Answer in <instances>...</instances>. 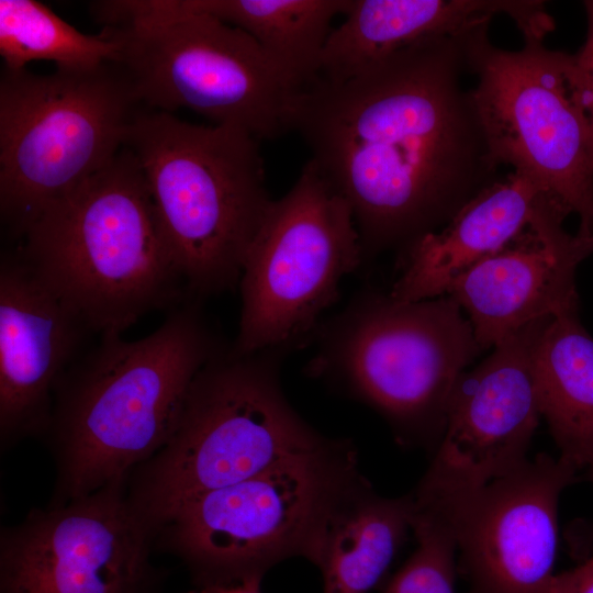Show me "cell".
<instances>
[{
  "mask_svg": "<svg viewBox=\"0 0 593 593\" xmlns=\"http://www.w3.org/2000/svg\"><path fill=\"white\" fill-rule=\"evenodd\" d=\"M497 14L510 16L523 35L547 19L545 2L536 0H353L327 38L318 80L346 81L423 41L489 27Z\"/></svg>",
  "mask_w": 593,
  "mask_h": 593,
  "instance_id": "cell-17",
  "label": "cell"
},
{
  "mask_svg": "<svg viewBox=\"0 0 593 593\" xmlns=\"http://www.w3.org/2000/svg\"><path fill=\"white\" fill-rule=\"evenodd\" d=\"M412 521L410 494L384 497L363 479L328 522L315 563L323 593H369L404 544Z\"/></svg>",
  "mask_w": 593,
  "mask_h": 593,
  "instance_id": "cell-19",
  "label": "cell"
},
{
  "mask_svg": "<svg viewBox=\"0 0 593 593\" xmlns=\"http://www.w3.org/2000/svg\"><path fill=\"white\" fill-rule=\"evenodd\" d=\"M283 355L225 347L197 373L170 437L126 480L132 508L156 538L186 502L328 441L287 401Z\"/></svg>",
  "mask_w": 593,
  "mask_h": 593,
  "instance_id": "cell-4",
  "label": "cell"
},
{
  "mask_svg": "<svg viewBox=\"0 0 593 593\" xmlns=\"http://www.w3.org/2000/svg\"><path fill=\"white\" fill-rule=\"evenodd\" d=\"M250 35L301 92L318 80L331 24L353 0H183Z\"/></svg>",
  "mask_w": 593,
  "mask_h": 593,
  "instance_id": "cell-21",
  "label": "cell"
},
{
  "mask_svg": "<svg viewBox=\"0 0 593 593\" xmlns=\"http://www.w3.org/2000/svg\"><path fill=\"white\" fill-rule=\"evenodd\" d=\"M547 593H593V557L564 572L553 574Z\"/></svg>",
  "mask_w": 593,
  "mask_h": 593,
  "instance_id": "cell-25",
  "label": "cell"
},
{
  "mask_svg": "<svg viewBox=\"0 0 593 593\" xmlns=\"http://www.w3.org/2000/svg\"><path fill=\"white\" fill-rule=\"evenodd\" d=\"M586 14V36L574 55L580 96L593 135V0L583 2Z\"/></svg>",
  "mask_w": 593,
  "mask_h": 593,
  "instance_id": "cell-24",
  "label": "cell"
},
{
  "mask_svg": "<svg viewBox=\"0 0 593 593\" xmlns=\"http://www.w3.org/2000/svg\"><path fill=\"white\" fill-rule=\"evenodd\" d=\"M412 530L417 547L382 593H455L457 545L451 527L413 511Z\"/></svg>",
  "mask_w": 593,
  "mask_h": 593,
  "instance_id": "cell-23",
  "label": "cell"
},
{
  "mask_svg": "<svg viewBox=\"0 0 593 593\" xmlns=\"http://www.w3.org/2000/svg\"><path fill=\"white\" fill-rule=\"evenodd\" d=\"M579 470L539 454L457 502L454 532L470 593H547L558 545V503Z\"/></svg>",
  "mask_w": 593,
  "mask_h": 593,
  "instance_id": "cell-14",
  "label": "cell"
},
{
  "mask_svg": "<svg viewBox=\"0 0 593 593\" xmlns=\"http://www.w3.org/2000/svg\"><path fill=\"white\" fill-rule=\"evenodd\" d=\"M306 370L372 407L407 446L436 448L459 377L482 351L449 295L365 291L317 331Z\"/></svg>",
  "mask_w": 593,
  "mask_h": 593,
  "instance_id": "cell-8",
  "label": "cell"
},
{
  "mask_svg": "<svg viewBox=\"0 0 593 593\" xmlns=\"http://www.w3.org/2000/svg\"><path fill=\"white\" fill-rule=\"evenodd\" d=\"M541 416L561 458L578 470L593 461V337L579 307L552 316L535 350Z\"/></svg>",
  "mask_w": 593,
  "mask_h": 593,
  "instance_id": "cell-20",
  "label": "cell"
},
{
  "mask_svg": "<svg viewBox=\"0 0 593 593\" xmlns=\"http://www.w3.org/2000/svg\"><path fill=\"white\" fill-rule=\"evenodd\" d=\"M92 13L119 43L118 64L139 103L186 108L258 141L290 131L299 91L243 30L183 0L99 1Z\"/></svg>",
  "mask_w": 593,
  "mask_h": 593,
  "instance_id": "cell-6",
  "label": "cell"
},
{
  "mask_svg": "<svg viewBox=\"0 0 593 593\" xmlns=\"http://www.w3.org/2000/svg\"><path fill=\"white\" fill-rule=\"evenodd\" d=\"M0 55L9 70L24 69L34 60L89 68L118 63L120 45L104 32L92 36L81 33L41 2L1 0Z\"/></svg>",
  "mask_w": 593,
  "mask_h": 593,
  "instance_id": "cell-22",
  "label": "cell"
},
{
  "mask_svg": "<svg viewBox=\"0 0 593 593\" xmlns=\"http://www.w3.org/2000/svg\"><path fill=\"white\" fill-rule=\"evenodd\" d=\"M363 479L355 447L329 438L186 502L159 530L156 548L182 562L195 589L260 588L279 562L301 557L316 563L333 513Z\"/></svg>",
  "mask_w": 593,
  "mask_h": 593,
  "instance_id": "cell-7",
  "label": "cell"
},
{
  "mask_svg": "<svg viewBox=\"0 0 593 593\" xmlns=\"http://www.w3.org/2000/svg\"><path fill=\"white\" fill-rule=\"evenodd\" d=\"M549 318L508 336L459 377L430 465L409 493L414 512L443 516L527 460L541 417L535 350Z\"/></svg>",
  "mask_w": 593,
  "mask_h": 593,
  "instance_id": "cell-13",
  "label": "cell"
},
{
  "mask_svg": "<svg viewBox=\"0 0 593 593\" xmlns=\"http://www.w3.org/2000/svg\"><path fill=\"white\" fill-rule=\"evenodd\" d=\"M22 240L16 250L37 277L100 335L191 298L126 147L47 208Z\"/></svg>",
  "mask_w": 593,
  "mask_h": 593,
  "instance_id": "cell-3",
  "label": "cell"
},
{
  "mask_svg": "<svg viewBox=\"0 0 593 593\" xmlns=\"http://www.w3.org/2000/svg\"><path fill=\"white\" fill-rule=\"evenodd\" d=\"M423 41L299 92L289 128L348 202L363 260L445 226L499 178L469 91L463 41Z\"/></svg>",
  "mask_w": 593,
  "mask_h": 593,
  "instance_id": "cell-1",
  "label": "cell"
},
{
  "mask_svg": "<svg viewBox=\"0 0 593 593\" xmlns=\"http://www.w3.org/2000/svg\"><path fill=\"white\" fill-rule=\"evenodd\" d=\"M351 209L310 159L290 190L272 200L239 278L236 354H286L312 338L363 262Z\"/></svg>",
  "mask_w": 593,
  "mask_h": 593,
  "instance_id": "cell-11",
  "label": "cell"
},
{
  "mask_svg": "<svg viewBox=\"0 0 593 593\" xmlns=\"http://www.w3.org/2000/svg\"><path fill=\"white\" fill-rule=\"evenodd\" d=\"M589 467V478L593 482V461ZM571 556L579 562L593 557V522L577 519L564 533Z\"/></svg>",
  "mask_w": 593,
  "mask_h": 593,
  "instance_id": "cell-26",
  "label": "cell"
},
{
  "mask_svg": "<svg viewBox=\"0 0 593 593\" xmlns=\"http://www.w3.org/2000/svg\"><path fill=\"white\" fill-rule=\"evenodd\" d=\"M200 301L174 307L139 339L100 335L60 377L42 437L55 468L48 506L126 480L170 437L194 377L226 347Z\"/></svg>",
  "mask_w": 593,
  "mask_h": 593,
  "instance_id": "cell-2",
  "label": "cell"
},
{
  "mask_svg": "<svg viewBox=\"0 0 593 593\" xmlns=\"http://www.w3.org/2000/svg\"><path fill=\"white\" fill-rule=\"evenodd\" d=\"M126 480L2 526L0 593H163L168 572Z\"/></svg>",
  "mask_w": 593,
  "mask_h": 593,
  "instance_id": "cell-12",
  "label": "cell"
},
{
  "mask_svg": "<svg viewBox=\"0 0 593 593\" xmlns=\"http://www.w3.org/2000/svg\"><path fill=\"white\" fill-rule=\"evenodd\" d=\"M86 325L15 250L0 266V448L43 437Z\"/></svg>",
  "mask_w": 593,
  "mask_h": 593,
  "instance_id": "cell-16",
  "label": "cell"
},
{
  "mask_svg": "<svg viewBox=\"0 0 593 593\" xmlns=\"http://www.w3.org/2000/svg\"><path fill=\"white\" fill-rule=\"evenodd\" d=\"M191 593H261L260 588L244 584H220L193 589Z\"/></svg>",
  "mask_w": 593,
  "mask_h": 593,
  "instance_id": "cell-27",
  "label": "cell"
},
{
  "mask_svg": "<svg viewBox=\"0 0 593 593\" xmlns=\"http://www.w3.org/2000/svg\"><path fill=\"white\" fill-rule=\"evenodd\" d=\"M184 593H190L189 591L184 592Z\"/></svg>",
  "mask_w": 593,
  "mask_h": 593,
  "instance_id": "cell-28",
  "label": "cell"
},
{
  "mask_svg": "<svg viewBox=\"0 0 593 593\" xmlns=\"http://www.w3.org/2000/svg\"><path fill=\"white\" fill-rule=\"evenodd\" d=\"M258 139L232 125L139 111L126 136L191 298L238 284L272 202Z\"/></svg>",
  "mask_w": 593,
  "mask_h": 593,
  "instance_id": "cell-5",
  "label": "cell"
},
{
  "mask_svg": "<svg viewBox=\"0 0 593 593\" xmlns=\"http://www.w3.org/2000/svg\"><path fill=\"white\" fill-rule=\"evenodd\" d=\"M118 63L56 67L42 75L3 68L0 79V211L22 237L52 204L105 168L139 112Z\"/></svg>",
  "mask_w": 593,
  "mask_h": 593,
  "instance_id": "cell-9",
  "label": "cell"
},
{
  "mask_svg": "<svg viewBox=\"0 0 593 593\" xmlns=\"http://www.w3.org/2000/svg\"><path fill=\"white\" fill-rule=\"evenodd\" d=\"M541 198L538 186L522 172L499 177L440 230L399 251V273L389 294L400 301L447 295L457 278L524 231Z\"/></svg>",
  "mask_w": 593,
  "mask_h": 593,
  "instance_id": "cell-18",
  "label": "cell"
},
{
  "mask_svg": "<svg viewBox=\"0 0 593 593\" xmlns=\"http://www.w3.org/2000/svg\"><path fill=\"white\" fill-rule=\"evenodd\" d=\"M488 30L465 38L463 56L490 154L529 177L566 219H578L575 234L593 240V135L574 55L539 41L503 49Z\"/></svg>",
  "mask_w": 593,
  "mask_h": 593,
  "instance_id": "cell-10",
  "label": "cell"
},
{
  "mask_svg": "<svg viewBox=\"0 0 593 593\" xmlns=\"http://www.w3.org/2000/svg\"><path fill=\"white\" fill-rule=\"evenodd\" d=\"M566 216L544 195L528 225L501 250L451 284L481 350L525 326L579 307L575 271L593 240L569 233Z\"/></svg>",
  "mask_w": 593,
  "mask_h": 593,
  "instance_id": "cell-15",
  "label": "cell"
}]
</instances>
